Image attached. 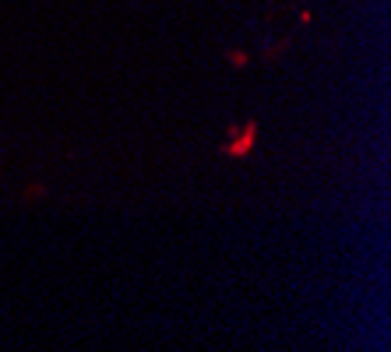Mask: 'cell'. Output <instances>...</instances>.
Here are the masks:
<instances>
[{
  "mask_svg": "<svg viewBox=\"0 0 391 352\" xmlns=\"http://www.w3.org/2000/svg\"><path fill=\"white\" fill-rule=\"evenodd\" d=\"M254 145H257V120H247L240 131L236 127H229V141H226V155H233V159H247L250 152H254Z\"/></svg>",
  "mask_w": 391,
  "mask_h": 352,
  "instance_id": "cell-1",
  "label": "cell"
}]
</instances>
